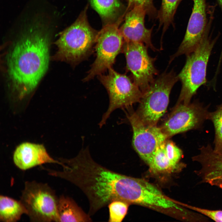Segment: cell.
<instances>
[{
  "label": "cell",
  "instance_id": "1",
  "mask_svg": "<svg viewBox=\"0 0 222 222\" xmlns=\"http://www.w3.org/2000/svg\"><path fill=\"white\" fill-rule=\"evenodd\" d=\"M49 37L39 31L25 34L14 45L7 59L13 91L22 100L35 89L47 69Z\"/></svg>",
  "mask_w": 222,
  "mask_h": 222
},
{
  "label": "cell",
  "instance_id": "2",
  "mask_svg": "<svg viewBox=\"0 0 222 222\" xmlns=\"http://www.w3.org/2000/svg\"><path fill=\"white\" fill-rule=\"evenodd\" d=\"M87 8V6L76 21L61 33L56 42L60 60L76 64L89 54L96 43L98 32L88 22Z\"/></svg>",
  "mask_w": 222,
  "mask_h": 222
},
{
  "label": "cell",
  "instance_id": "3",
  "mask_svg": "<svg viewBox=\"0 0 222 222\" xmlns=\"http://www.w3.org/2000/svg\"><path fill=\"white\" fill-rule=\"evenodd\" d=\"M217 38L212 39L207 34L196 48L186 55L185 64L177 75L182 84L178 104L190 103L198 88L207 82L208 64Z\"/></svg>",
  "mask_w": 222,
  "mask_h": 222
},
{
  "label": "cell",
  "instance_id": "4",
  "mask_svg": "<svg viewBox=\"0 0 222 222\" xmlns=\"http://www.w3.org/2000/svg\"><path fill=\"white\" fill-rule=\"evenodd\" d=\"M178 80L173 70L164 72L155 79L142 93L138 111L136 113L142 122L156 125L167 109L171 91Z\"/></svg>",
  "mask_w": 222,
  "mask_h": 222
},
{
  "label": "cell",
  "instance_id": "5",
  "mask_svg": "<svg viewBox=\"0 0 222 222\" xmlns=\"http://www.w3.org/2000/svg\"><path fill=\"white\" fill-rule=\"evenodd\" d=\"M58 200L48 185L33 181L25 183L20 201L31 221L49 222H59Z\"/></svg>",
  "mask_w": 222,
  "mask_h": 222
},
{
  "label": "cell",
  "instance_id": "6",
  "mask_svg": "<svg viewBox=\"0 0 222 222\" xmlns=\"http://www.w3.org/2000/svg\"><path fill=\"white\" fill-rule=\"evenodd\" d=\"M108 70L107 75L101 74L97 76L107 90L109 100L107 110L99 124L100 128L106 123L114 110L127 107L139 102L142 94L139 88L127 76L117 72L112 68Z\"/></svg>",
  "mask_w": 222,
  "mask_h": 222
},
{
  "label": "cell",
  "instance_id": "7",
  "mask_svg": "<svg viewBox=\"0 0 222 222\" xmlns=\"http://www.w3.org/2000/svg\"><path fill=\"white\" fill-rule=\"evenodd\" d=\"M122 18L116 22L106 24L98 32L95 46L96 58L84 79L87 81L112 68L122 49L123 39L118 28Z\"/></svg>",
  "mask_w": 222,
  "mask_h": 222
},
{
  "label": "cell",
  "instance_id": "8",
  "mask_svg": "<svg viewBox=\"0 0 222 222\" xmlns=\"http://www.w3.org/2000/svg\"><path fill=\"white\" fill-rule=\"evenodd\" d=\"M144 44L124 42L122 49L126 61V68L130 72L134 82L142 93L154 80L158 71L154 66L155 58L148 54Z\"/></svg>",
  "mask_w": 222,
  "mask_h": 222
},
{
  "label": "cell",
  "instance_id": "9",
  "mask_svg": "<svg viewBox=\"0 0 222 222\" xmlns=\"http://www.w3.org/2000/svg\"><path fill=\"white\" fill-rule=\"evenodd\" d=\"M207 107L197 101L177 104L161 127L168 138L179 133L199 128L208 119Z\"/></svg>",
  "mask_w": 222,
  "mask_h": 222
},
{
  "label": "cell",
  "instance_id": "10",
  "mask_svg": "<svg viewBox=\"0 0 222 222\" xmlns=\"http://www.w3.org/2000/svg\"><path fill=\"white\" fill-rule=\"evenodd\" d=\"M127 117L133 131V146L149 166L157 148L168 137L161 127L144 123L136 113L128 114Z\"/></svg>",
  "mask_w": 222,
  "mask_h": 222
},
{
  "label": "cell",
  "instance_id": "11",
  "mask_svg": "<svg viewBox=\"0 0 222 222\" xmlns=\"http://www.w3.org/2000/svg\"><path fill=\"white\" fill-rule=\"evenodd\" d=\"M193 1V7L185 36L177 51L171 57L170 63L176 57L194 51L209 33L212 16L208 22L206 0Z\"/></svg>",
  "mask_w": 222,
  "mask_h": 222
},
{
  "label": "cell",
  "instance_id": "12",
  "mask_svg": "<svg viewBox=\"0 0 222 222\" xmlns=\"http://www.w3.org/2000/svg\"><path fill=\"white\" fill-rule=\"evenodd\" d=\"M124 22L119 28L124 42L142 43L155 51L158 50L152 44L151 35L153 27H145L146 12L141 6H136L126 12Z\"/></svg>",
  "mask_w": 222,
  "mask_h": 222
},
{
  "label": "cell",
  "instance_id": "13",
  "mask_svg": "<svg viewBox=\"0 0 222 222\" xmlns=\"http://www.w3.org/2000/svg\"><path fill=\"white\" fill-rule=\"evenodd\" d=\"M13 160L15 165L23 170L45 163L61 164L59 160L54 159L49 155L43 145L28 142H23L16 147Z\"/></svg>",
  "mask_w": 222,
  "mask_h": 222
},
{
  "label": "cell",
  "instance_id": "14",
  "mask_svg": "<svg viewBox=\"0 0 222 222\" xmlns=\"http://www.w3.org/2000/svg\"><path fill=\"white\" fill-rule=\"evenodd\" d=\"M57 213L59 222H89L90 216L87 214L72 198L61 196L58 198Z\"/></svg>",
  "mask_w": 222,
  "mask_h": 222
},
{
  "label": "cell",
  "instance_id": "15",
  "mask_svg": "<svg viewBox=\"0 0 222 222\" xmlns=\"http://www.w3.org/2000/svg\"><path fill=\"white\" fill-rule=\"evenodd\" d=\"M27 210L20 201L8 196H0V221L3 222H15L19 220Z\"/></svg>",
  "mask_w": 222,
  "mask_h": 222
},
{
  "label": "cell",
  "instance_id": "16",
  "mask_svg": "<svg viewBox=\"0 0 222 222\" xmlns=\"http://www.w3.org/2000/svg\"><path fill=\"white\" fill-rule=\"evenodd\" d=\"M91 5L106 24L113 23L122 9L119 0H89Z\"/></svg>",
  "mask_w": 222,
  "mask_h": 222
},
{
  "label": "cell",
  "instance_id": "17",
  "mask_svg": "<svg viewBox=\"0 0 222 222\" xmlns=\"http://www.w3.org/2000/svg\"><path fill=\"white\" fill-rule=\"evenodd\" d=\"M180 0H162L157 17L159 27H162V36L169 26L173 23L174 16Z\"/></svg>",
  "mask_w": 222,
  "mask_h": 222
},
{
  "label": "cell",
  "instance_id": "18",
  "mask_svg": "<svg viewBox=\"0 0 222 222\" xmlns=\"http://www.w3.org/2000/svg\"><path fill=\"white\" fill-rule=\"evenodd\" d=\"M164 142L157 148L152 162L149 166L150 170L154 173L173 170L178 165L174 164L169 159L166 152Z\"/></svg>",
  "mask_w": 222,
  "mask_h": 222
},
{
  "label": "cell",
  "instance_id": "19",
  "mask_svg": "<svg viewBox=\"0 0 222 222\" xmlns=\"http://www.w3.org/2000/svg\"><path fill=\"white\" fill-rule=\"evenodd\" d=\"M208 119L212 122L215 129L214 150L222 154V103L217 106L216 110L209 112Z\"/></svg>",
  "mask_w": 222,
  "mask_h": 222
},
{
  "label": "cell",
  "instance_id": "20",
  "mask_svg": "<svg viewBox=\"0 0 222 222\" xmlns=\"http://www.w3.org/2000/svg\"><path fill=\"white\" fill-rule=\"evenodd\" d=\"M129 204L121 200H115L110 202L108 205L109 212V221L121 222L127 214Z\"/></svg>",
  "mask_w": 222,
  "mask_h": 222
},
{
  "label": "cell",
  "instance_id": "21",
  "mask_svg": "<svg viewBox=\"0 0 222 222\" xmlns=\"http://www.w3.org/2000/svg\"><path fill=\"white\" fill-rule=\"evenodd\" d=\"M128 6L126 12L136 6H142L145 10L146 14L150 18L157 16V10L153 4V0H126Z\"/></svg>",
  "mask_w": 222,
  "mask_h": 222
},
{
  "label": "cell",
  "instance_id": "22",
  "mask_svg": "<svg viewBox=\"0 0 222 222\" xmlns=\"http://www.w3.org/2000/svg\"><path fill=\"white\" fill-rule=\"evenodd\" d=\"M166 153L170 160L173 163L178 165L183 154L182 150L172 142L167 139L164 142Z\"/></svg>",
  "mask_w": 222,
  "mask_h": 222
},
{
  "label": "cell",
  "instance_id": "23",
  "mask_svg": "<svg viewBox=\"0 0 222 222\" xmlns=\"http://www.w3.org/2000/svg\"><path fill=\"white\" fill-rule=\"evenodd\" d=\"M188 208L216 222H222V210H211L195 206L186 205Z\"/></svg>",
  "mask_w": 222,
  "mask_h": 222
},
{
  "label": "cell",
  "instance_id": "24",
  "mask_svg": "<svg viewBox=\"0 0 222 222\" xmlns=\"http://www.w3.org/2000/svg\"><path fill=\"white\" fill-rule=\"evenodd\" d=\"M207 183L212 186L222 188V175L216 177L208 181Z\"/></svg>",
  "mask_w": 222,
  "mask_h": 222
},
{
  "label": "cell",
  "instance_id": "25",
  "mask_svg": "<svg viewBox=\"0 0 222 222\" xmlns=\"http://www.w3.org/2000/svg\"><path fill=\"white\" fill-rule=\"evenodd\" d=\"M222 10V0H217Z\"/></svg>",
  "mask_w": 222,
  "mask_h": 222
},
{
  "label": "cell",
  "instance_id": "26",
  "mask_svg": "<svg viewBox=\"0 0 222 222\" xmlns=\"http://www.w3.org/2000/svg\"><path fill=\"white\" fill-rule=\"evenodd\" d=\"M182 0H180V1H182Z\"/></svg>",
  "mask_w": 222,
  "mask_h": 222
}]
</instances>
